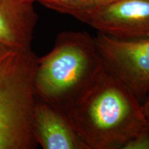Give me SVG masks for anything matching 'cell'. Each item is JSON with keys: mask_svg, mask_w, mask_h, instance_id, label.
Listing matches in <instances>:
<instances>
[{"mask_svg": "<svg viewBox=\"0 0 149 149\" xmlns=\"http://www.w3.org/2000/svg\"><path fill=\"white\" fill-rule=\"evenodd\" d=\"M37 19L33 2L0 0V44L31 48Z\"/></svg>", "mask_w": 149, "mask_h": 149, "instance_id": "cell-7", "label": "cell"}, {"mask_svg": "<svg viewBox=\"0 0 149 149\" xmlns=\"http://www.w3.org/2000/svg\"><path fill=\"white\" fill-rule=\"evenodd\" d=\"M67 115L86 149H122L147 123L139 99L106 70Z\"/></svg>", "mask_w": 149, "mask_h": 149, "instance_id": "cell-1", "label": "cell"}, {"mask_svg": "<svg viewBox=\"0 0 149 149\" xmlns=\"http://www.w3.org/2000/svg\"><path fill=\"white\" fill-rule=\"evenodd\" d=\"M104 71L95 37L64 31L51 51L37 59L35 95L67 114Z\"/></svg>", "mask_w": 149, "mask_h": 149, "instance_id": "cell-2", "label": "cell"}, {"mask_svg": "<svg viewBox=\"0 0 149 149\" xmlns=\"http://www.w3.org/2000/svg\"><path fill=\"white\" fill-rule=\"evenodd\" d=\"M100 33L120 39L149 37V0H115L79 19Z\"/></svg>", "mask_w": 149, "mask_h": 149, "instance_id": "cell-5", "label": "cell"}, {"mask_svg": "<svg viewBox=\"0 0 149 149\" xmlns=\"http://www.w3.org/2000/svg\"><path fill=\"white\" fill-rule=\"evenodd\" d=\"M115 0H35L46 8L69 15L79 20L81 17Z\"/></svg>", "mask_w": 149, "mask_h": 149, "instance_id": "cell-8", "label": "cell"}, {"mask_svg": "<svg viewBox=\"0 0 149 149\" xmlns=\"http://www.w3.org/2000/svg\"><path fill=\"white\" fill-rule=\"evenodd\" d=\"M32 129L37 144L44 149H86L68 115L37 97Z\"/></svg>", "mask_w": 149, "mask_h": 149, "instance_id": "cell-6", "label": "cell"}, {"mask_svg": "<svg viewBox=\"0 0 149 149\" xmlns=\"http://www.w3.org/2000/svg\"><path fill=\"white\" fill-rule=\"evenodd\" d=\"M122 149H149V120L142 129L126 143Z\"/></svg>", "mask_w": 149, "mask_h": 149, "instance_id": "cell-9", "label": "cell"}, {"mask_svg": "<svg viewBox=\"0 0 149 149\" xmlns=\"http://www.w3.org/2000/svg\"><path fill=\"white\" fill-rule=\"evenodd\" d=\"M22 1H31V2L34 3L35 1V0H22Z\"/></svg>", "mask_w": 149, "mask_h": 149, "instance_id": "cell-11", "label": "cell"}, {"mask_svg": "<svg viewBox=\"0 0 149 149\" xmlns=\"http://www.w3.org/2000/svg\"><path fill=\"white\" fill-rule=\"evenodd\" d=\"M141 107H142V111L146 119L149 120V92L146 95V97L144 98V102L141 104Z\"/></svg>", "mask_w": 149, "mask_h": 149, "instance_id": "cell-10", "label": "cell"}, {"mask_svg": "<svg viewBox=\"0 0 149 149\" xmlns=\"http://www.w3.org/2000/svg\"><path fill=\"white\" fill-rule=\"evenodd\" d=\"M37 59L31 48L0 44V149L36 148L32 118Z\"/></svg>", "mask_w": 149, "mask_h": 149, "instance_id": "cell-3", "label": "cell"}, {"mask_svg": "<svg viewBox=\"0 0 149 149\" xmlns=\"http://www.w3.org/2000/svg\"><path fill=\"white\" fill-rule=\"evenodd\" d=\"M95 41L105 70L144 100L149 92V37L120 39L100 33Z\"/></svg>", "mask_w": 149, "mask_h": 149, "instance_id": "cell-4", "label": "cell"}]
</instances>
